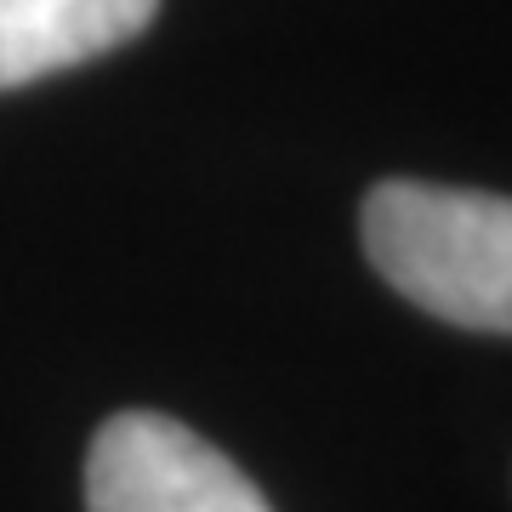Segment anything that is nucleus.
Masks as SVG:
<instances>
[{
  "label": "nucleus",
  "mask_w": 512,
  "mask_h": 512,
  "mask_svg": "<svg viewBox=\"0 0 512 512\" xmlns=\"http://www.w3.org/2000/svg\"><path fill=\"white\" fill-rule=\"evenodd\" d=\"M359 234L376 274L444 325L512 336V200L478 188L393 183L370 188Z\"/></svg>",
  "instance_id": "nucleus-1"
},
{
  "label": "nucleus",
  "mask_w": 512,
  "mask_h": 512,
  "mask_svg": "<svg viewBox=\"0 0 512 512\" xmlns=\"http://www.w3.org/2000/svg\"><path fill=\"white\" fill-rule=\"evenodd\" d=\"M86 512H274L251 478L160 410H120L86 450Z\"/></svg>",
  "instance_id": "nucleus-2"
},
{
  "label": "nucleus",
  "mask_w": 512,
  "mask_h": 512,
  "mask_svg": "<svg viewBox=\"0 0 512 512\" xmlns=\"http://www.w3.org/2000/svg\"><path fill=\"white\" fill-rule=\"evenodd\" d=\"M160 0H0V92L137 40Z\"/></svg>",
  "instance_id": "nucleus-3"
}]
</instances>
